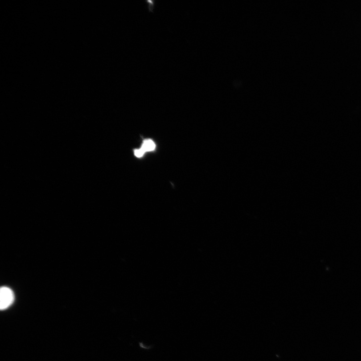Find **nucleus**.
<instances>
[{"instance_id":"f257e3e1","label":"nucleus","mask_w":361,"mask_h":361,"mask_svg":"<svg viewBox=\"0 0 361 361\" xmlns=\"http://www.w3.org/2000/svg\"><path fill=\"white\" fill-rule=\"evenodd\" d=\"M14 294L8 287H3L0 290V308L5 310L8 308L14 301Z\"/></svg>"},{"instance_id":"f03ea898","label":"nucleus","mask_w":361,"mask_h":361,"mask_svg":"<svg viewBox=\"0 0 361 361\" xmlns=\"http://www.w3.org/2000/svg\"><path fill=\"white\" fill-rule=\"evenodd\" d=\"M155 145L154 142L151 140H145L141 148L145 152L152 151L155 150Z\"/></svg>"},{"instance_id":"7ed1b4c3","label":"nucleus","mask_w":361,"mask_h":361,"mask_svg":"<svg viewBox=\"0 0 361 361\" xmlns=\"http://www.w3.org/2000/svg\"><path fill=\"white\" fill-rule=\"evenodd\" d=\"M145 153V152L142 148L138 150H136L135 151V155L137 157H142L144 155Z\"/></svg>"}]
</instances>
